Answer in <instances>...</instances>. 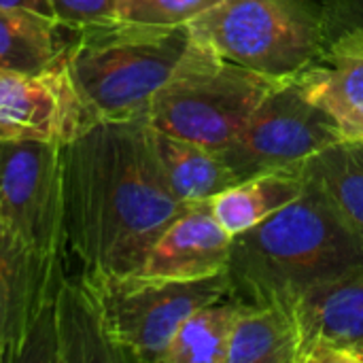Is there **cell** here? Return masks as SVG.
<instances>
[{"instance_id": "5bb4252c", "label": "cell", "mask_w": 363, "mask_h": 363, "mask_svg": "<svg viewBox=\"0 0 363 363\" xmlns=\"http://www.w3.org/2000/svg\"><path fill=\"white\" fill-rule=\"evenodd\" d=\"M306 189L304 164L245 179L211 198L217 221L230 236H236L266 221Z\"/></svg>"}, {"instance_id": "8fae6325", "label": "cell", "mask_w": 363, "mask_h": 363, "mask_svg": "<svg viewBox=\"0 0 363 363\" xmlns=\"http://www.w3.org/2000/svg\"><path fill=\"white\" fill-rule=\"evenodd\" d=\"M294 313L298 363H363V272L306 296Z\"/></svg>"}, {"instance_id": "ac0fdd59", "label": "cell", "mask_w": 363, "mask_h": 363, "mask_svg": "<svg viewBox=\"0 0 363 363\" xmlns=\"http://www.w3.org/2000/svg\"><path fill=\"white\" fill-rule=\"evenodd\" d=\"M306 179L363 238V140H340L304 162Z\"/></svg>"}, {"instance_id": "7c38bea8", "label": "cell", "mask_w": 363, "mask_h": 363, "mask_svg": "<svg viewBox=\"0 0 363 363\" xmlns=\"http://www.w3.org/2000/svg\"><path fill=\"white\" fill-rule=\"evenodd\" d=\"M232 236L213 213L211 200L189 204L155 240L136 274L198 281L228 270Z\"/></svg>"}, {"instance_id": "5b68a950", "label": "cell", "mask_w": 363, "mask_h": 363, "mask_svg": "<svg viewBox=\"0 0 363 363\" xmlns=\"http://www.w3.org/2000/svg\"><path fill=\"white\" fill-rule=\"evenodd\" d=\"M187 32L225 60L279 81L300 77L330 43L323 0H219Z\"/></svg>"}, {"instance_id": "277c9868", "label": "cell", "mask_w": 363, "mask_h": 363, "mask_svg": "<svg viewBox=\"0 0 363 363\" xmlns=\"http://www.w3.org/2000/svg\"><path fill=\"white\" fill-rule=\"evenodd\" d=\"M281 83L189 36L179 64L151 100L147 121L160 132L219 151Z\"/></svg>"}, {"instance_id": "6da1fadb", "label": "cell", "mask_w": 363, "mask_h": 363, "mask_svg": "<svg viewBox=\"0 0 363 363\" xmlns=\"http://www.w3.org/2000/svg\"><path fill=\"white\" fill-rule=\"evenodd\" d=\"M64 253L85 272L136 274L189 206L164 181L147 117L96 121L62 147Z\"/></svg>"}, {"instance_id": "ffe728a7", "label": "cell", "mask_w": 363, "mask_h": 363, "mask_svg": "<svg viewBox=\"0 0 363 363\" xmlns=\"http://www.w3.org/2000/svg\"><path fill=\"white\" fill-rule=\"evenodd\" d=\"M217 2L219 0H115V11L117 19L123 21L179 28L187 26Z\"/></svg>"}, {"instance_id": "ba28073f", "label": "cell", "mask_w": 363, "mask_h": 363, "mask_svg": "<svg viewBox=\"0 0 363 363\" xmlns=\"http://www.w3.org/2000/svg\"><path fill=\"white\" fill-rule=\"evenodd\" d=\"M0 221L34 251L66 255L60 145L0 140Z\"/></svg>"}, {"instance_id": "52a82bcc", "label": "cell", "mask_w": 363, "mask_h": 363, "mask_svg": "<svg viewBox=\"0 0 363 363\" xmlns=\"http://www.w3.org/2000/svg\"><path fill=\"white\" fill-rule=\"evenodd\" d=\"M332 117L311 102L298 81H283L253 111L238 134L219 149V157L240 181L300 166L340 143Z\"/></svg>"}, {"instance_id": "e0dca14e", "label": "cell", "mask_w": 363, "mask_h": 363, "mask_svg": "<svg viewBox=\"0 0 363 363\" xmlns=\"http://www.w3.org/2000/svg\"><path fill=\"white\" fill-rule=\"evenodd\" d=\"M70 28L30 9L0 6V70L36 72L66 49Z\"/></svg>"}, {"instance_id": "44dd1931", "label": "cell", "mask_w": 363, "mask_h": 363, "mask_svg": "<svg viewBox=\"0 0 363 363\" xmlns=\"http://www.w3.org/2000/svg\"><path fill=\"white\" fill-rule=\"evenodd\" d=\"M49 4L53 19L70 30L117 19L115 0H49Z\"/></svg>"}, {"instance_id": "30bf717a", "label": "cell", "mask_w": 363, "mask_h": 363, "mask_svg": "<svg viewBox=\"0 0 363 363\" xmlns=\"http://www.w3.org/2000/svg\"><path fill=\"white\" fill-rule=\"evenodd\" d=\"M64 274V255H45L0 221V363L23 362Z\"/></svg>"}, {"instance_id": "8992f818", "label": "cell", "mask_w": 363, "mask_h": 363, "mask_svg": "<svg viewBox=\"0 0 363 363\" xmlns=\"http://www.w3.org/2000/svg\"><path fill=\"white\" fill-rule=\"evenodd\" d=\"M83 274L96 296L104 334L119 362L160 363L181 323L230 291L225 272L198 281L143 274L106 277L85 270Z\"/></svg>"}, {"instance_id": "3957f363", "label": "cell", "mask_w": 363, "mask_h": 363, "mask_svg": "<svg viewBox=\"0 0 363 363\" xmlns=\"http://www.w3.org/2000/svg\"><path fill=\"white\" fill-rule=\"evenodd\" d=\"M187 43V26L160 28L113 19L70 30L66 64L96 121L140 119Z\"/></svg>"}, {"instance_id": "7402d4cb", "label": "cell", "mask_w": 363, "mask_h": 363, "mask_svg": "<svg viewBox=\"0 0 363 363\" xmlns=\"http://www.w3.org/2000/svg\"><path fill=\"white\" fill-rule=\"evenodd\" d=\"M330 38L347 28L363 30V0H323Z\"/></svg>"}, {"instance_id": "d6986e66", "label": "cell", "mask_w": 363, "mask_h": 363, "mask_svg": "<svg viewBox=\"0 0 363 363\" xmlns=\"http://www.w3.org/2000/svg\"><path fill=\"white\" fill-rule=\"evenodd\" d=\"M238 311L240 302L230 294L204 304L181 323L160 363H225Z\"/></svg>"}, {"instance_id": "7a4b0ae2", "label": "cell", "mask_w": 363, "mask_h": 363, "mask_svg": "<svg viewBox=\"0 0 363 363\" xmlns=\"http://www.w3.org/2000/svg\"><path fill=\"white\" fill-rule=\"evenodd\" d=\"M362 272L363 238L306 179L298 200L232 236L225 277L238 302L294 311L306 296Z\"/></svg>"}, {"instance_id": "603a6c76", "label": "cell", "mask_w": 363, "mask_h": 363, "mask_svg": "<svg viewBox=\"0 0 363 363\" xmlns=\"http://www.w3.org/2000/svg\"><path fill=\"white\" fill-rule=\"evenodd\" d=\"M0 6H19V9H30L40 15L53 17L49 0H0Z\"/></svg>"}, {"instance_id": "9c48e42d", "label": "cell", "mask_w": 363, "mask_h": 363, "mask_svg": "<svg viewBox=\"0 0 363 363\" xmlns=\"http://www.w3.org/2000/svg\"><path fill=\"white\" fill-rule=\"evenodd\" d=\"M96 123L64 53L36 72L0 70V140L68 145Z\"/></svg>"}, {"instance_id": "4fadbf2b", "label": "cell", "mask_w": 363, "mask_h": 363, "mask_svg": "<svg viewBox=\"0 0 363 363\" xmlns=\"http://www.w3.org/2000/svg\"><path fill=\"white\" fill-rule=\"evenodd\" d=\"M304 96L336 123L342 140H363V30L334 34L315 64L296 77Z\"/></svg>"}, {"instance_id": "9a60e30c", "label": "cell", "mask_w": 363, "mask_h": 363, "mask_svg": "<svg viewBox=\"0 0 363 363\" xmlns=\"http://www.w3.org/2000/svg\"><path fill=\"white\" fill-rule=\"evenodd\" d=\"M151 147L164 181L185 204L211 200L238 183V179L213 149L170 136L155 128H151Z\"/></svg>"}, {"instance_id": "2e32d148", "label": "cell", "mask_w": 363, "mask_h": 363, "mask_svg": "<svg viewBox=\"0 0 363 363\" xmlns=\"http://www.w3.org/2000/svg\"><path fill=\"white\" fill-rule=\"evenodd\" d=\"M296 313L281 304H242L236 315L225 363H298Z\"/></svg>"}]
</instances>
